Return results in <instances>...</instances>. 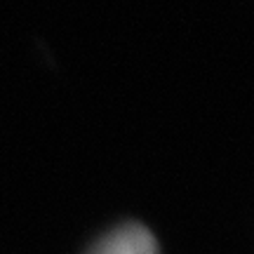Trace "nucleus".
<instances>
[{
	"instance_id": "obj_1",
	"label": "nucleus",
	"mask_w": 254,
	"mask_h": 254,
	"mask_svg": "<svg viewBox=\"0 0 254 254\" xmlns=\"http://www.w3.org/2000/svg\"><path fill=\"white\" fill-rule=\"evenodd\" d=\"M90 254H158V245L148 228L127 224L101 238Z\"/></svg>"
}]
</instances>
